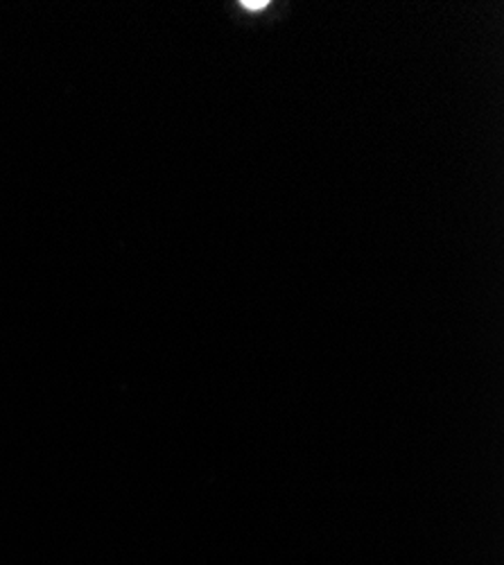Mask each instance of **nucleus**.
Here are the masks:
<instances>
[{"mask_svg": "<svg viewBox=\"0 0 504 565\" xmlns=\"http://www.w3.org/2000/svg\"><path fill=\"white\" fill-rule=\"evenodd\" d=\"M243 8L262 10V8H267V0H243Z\"/></svg>", "mask_w": 504, "mask_h": 565, "instance_id": "nucleus-1", "label": "nucleus"}]
</instances>
